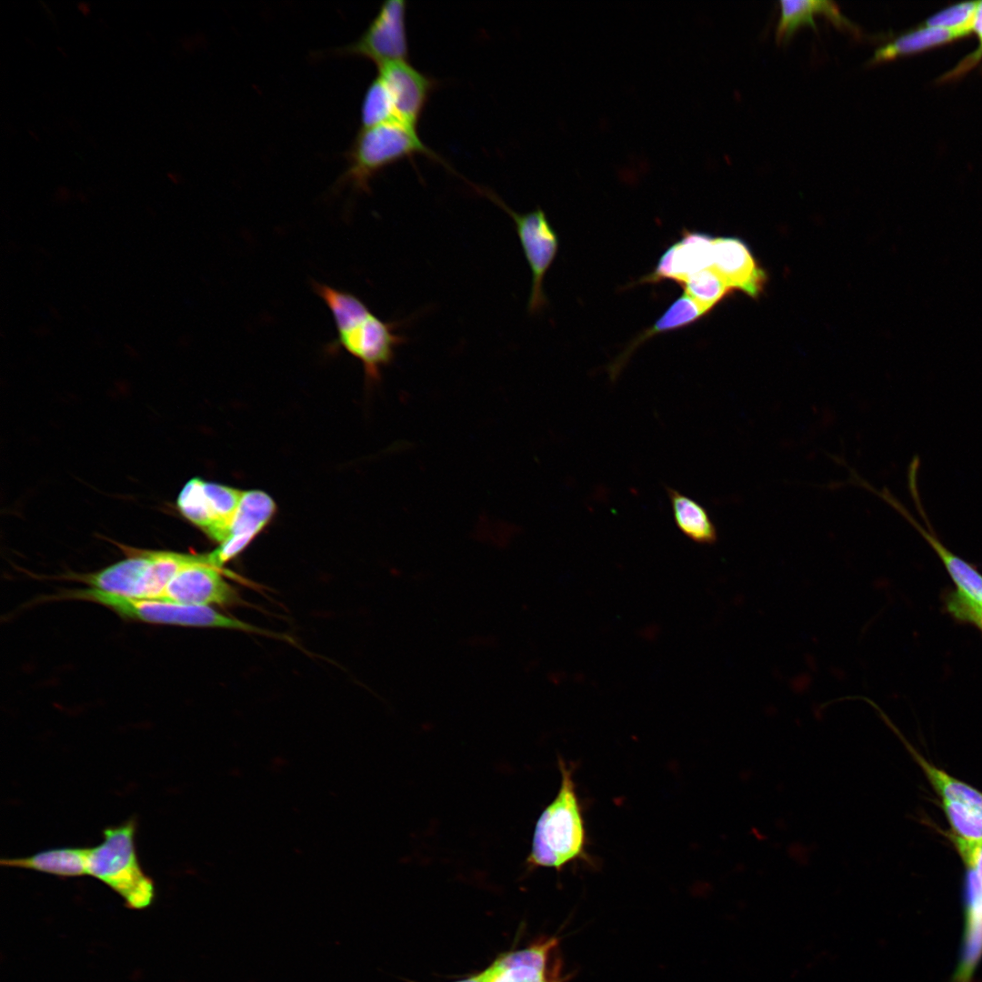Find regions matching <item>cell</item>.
<instances>
[{
	"mask_svg": "<svg viewBox=\"0 0 982 982\" xmlns=\"http://www.w3.org/2000/svg\"><path fill=\"white\" fill-rule=\"evenodd\" d=\"M71 596L101 604L124 617L147 623L263 632L242 620L221 614L211 606L182 605L157 599L127 598L95 588L77 590Z\"/></svg>",
	"mask_w": 982,
	"mask_h": 982,
	"instance_id": "5b68a950",
	"label": "cell"
},
{
	"mask_svg": "<svg viewBox=\"0 0 982 982\" xmlns=\"http://www.w3.org/2000/svg\"><path fill=\"white\" fill-rule=\"evenodd\" d=\"M471 186L503 208L512 217L524 255L532 273V286L527 304L528 312L536 314L541 311L546 306V296L543 289L544 278L556 256L559 246L556 232L549 223L546 213L540 207L525 214H519L506 205L494 192L473 184Z\"/></svg>",
	"mask_w": 982,
	"mask_h": 982,
	"instance_id": "8992f818",
	"label": "cell"
},
{
	"mask_svg": "<svg viewBox=\"0 0 982 982\" xmlns=\"http://www.w3.org/2000/svg\"><path fill=\"white\" fill-rule=\"evenodd\" d=\"M666 491L674 521L679 531L697 544H715L717 531L707 510L697 501L676 489L666 486Z\"/></svg>",
	"mask_w": 982,
	"mask_h": 982,
	"instance_id": "603a6c76",
	"label": "cell"
},
{
	"mask_svg": "<svg viewBox=\"0 0 982 982\" xmlns=\"http://www.w3.org/2000/svg\"><path fill=\"white\" fill-rule=\"evenodd\" d=\"M914 756L940 798L950 826L948 837L982 843V792L936 767L916 751Z\"/></svg>",
	"mask_w": 982,
	"mask_h": 982,
	"instance_id": "9c48e42d",
	"label": "cell"
},
{
	"mask_svg": "<svg viewBox=\"0 0 982 982\" xmlns=\"http://www.w3.org/2000/svg\"><path fill=\"white\" fill-rule=\"evenodd\" d=\"M715 237L701 232L684 230L681 238L667 247L654 270L639 283H657L671 279L678 284L713 266Z\"/></svg>",
	"mask_w": 982,
	"mask_h": 982,
	"instance_id": "4fadbf2b",
	"label": "cell"
},
{
	"mask_svg": "<svg viewBox=\"0 0 982 982\" xmlns=\"http://www.w3.org/2000/svg\"><path fill=\"white\" fill-rule=\"evenodd\" d=\"M973 32H975L978 38L977 48L967 57L963 59L951 72L947 74V75H945L946 79L959 76L975 66L982 59V1H980L977 12Z\"/></svg>",
	"mask_w": 982,
	"mask_h": 982,
	"instance_id": "83f0119b",
	"label": "cell"
},
{
	"mask_svg": "<svg viewBox=\"0 0 982 982\" xmlns=\"http://www.w3.org/2000/svg\"><path fill=\"white\" fill-rule=\"evenodd\" d=\"M377 68L390 93L396 121L416 128L437 81L407 60L388 62Z\"/></svg>",
	"mask_w": 982,
	"mask_h": 982,
	"instance_id": "7c38bea8",
	"label": "cell"
},
{
	"mask_svg": "<svg viewBox=\"0 0 982 982\" xmlns=\"http://www.w3.org/2000/svg\"><path fill=\"white\" fill-rule=\"evenodd\" d=\"M681 286L684 294L707 312L733 290L712 268L692 275Z\"/></svg>",
	"mask_w": 982,
	"mask_h": 982,
	"instance_id": "cb8c5ba5",
	"label": "cell"
},
{
	"mask_svg": "<svg viewBox=\"0 0 982 982\" xmlns=\"http://www.w3.org/2000/svg\"><path fill=\"white\" fill-rule=\"evenodd\" d=\"M919 465L920 464L917 461H912L909 464L907 482L912 499L919 515L924 520V526L914 517L907 508L902 505L888 489L884 488L881 491H878L865 480L860 482V486L874 492L896 509V511H897L922 536L943 563L947 574L955 584L956 592L967 600L982 606V574L974 566L949 550L937 536L930 525L921 503L917 488V472Z\"/></svg>",
	"mask_w": 982,
	"mask_h": 982,
	"instance_id": "52a82bcc",
	"label": "cell"
},
{
	"mask_svg": "<svg viewBox=\"0 0 982 982\" xmlns=\"http://www.w3.org/2000/svg\"><path fill=\"white\" fill-rule=\"evenodd\" d=\"M714 269L732 289H739L753 298L763 290L765 271L754 259L748 246L737 237H715Z\"/></svg>",
	"mask_w": 982,
	"mask_h": 982,
	"instance_id": "2e32d148",
	"label": "cell"
},
{
	"mask_svg": "<svg viewBox=\"0 0 982 982\" xmlns=\"http://www.w3.org/2000/svg\"><path fill=\"white\" fill-rule=\"evenodd\" d=\"M245 491L195 477L177 498L181 514L212 540L222 544L230 533Z\"/></svg>",
	"mask_w": 982,
	"mask_h": 982,
	"instance_id": "ba28073f",
	"label": "cell"
},
{
	"mask_svg": "<svg viewBox=\"0 0 982 982\" xmlns=\"http://www.w3.org/2000/svg\"><path fill=\"white\" fill-rule=\"evenodd\" d=\"M343 52L364 56L377 66L388 62L406 60L409 54L406 32V2L387 0L362 35Z\"/></svg>",
	"mask_w": 982,
	"mask_h": 982,
	"instance_id": "30bf717a",
	"label": "cell"
},
{
	"mask_svg": "<svg viewBox=\"0 0 982 982\" xmlns=\"http://www.w3.org/2000/svg\"><path fill=\"white\" fill-rule=\"evenodd\" d=\"M314 292L328 307L336 328L334 347H341L358 359L366 377L377 382L383 367L394 359L396 348L406 341L398 323L376 316L356 295L312 281Z\"/></svg>",
	"mask_w": 982,
	"mask_h": 982,
	"instance_id": "6da1fadb",
	"label": "cell"
},
{
	"mask_svg": "<svg viewBox=\"0 0 982 982\" xmlns=\"http://www.w3.org/2000/svg\"><path fill=\"white\" fill-rule=\"evenodd\" d=\"M946 608L957 620L975 626L982 632V606L975 604L956 591L946 596Z\"/></svg>",
	"mask_w": 982,
	"mask_h": 982,
	"instance_id": "4316f807",
	"label": "cell"
},
{
	"mask_svg": "<svg viewBox=\"0 0 982 982\" xmlns=\"http://www.w3.org/2000/svg\"><path fill=\"white\" fill-rule=\"evenodd\" d=\"M416 155L444 163L422 141L415 127L397 121L362 127L347 153L348 165L339 183L369 192V184L379 172Z\"/></svg>",
	"mask_w": 982,
	"mask_h": 982,
	"instance_id": "277c9868",
	"label": "cell"
},
{
	"mask_svg": "<svg viewBox=\"0 0 982 982\" xmlns=\"http://www.w3.org/2000/svg\"><path fill=\"white\" fill-rule=\"evenodd\" d=\"M55 197L60 202H66L71 197V193L66 187H59L56 191Z\"/></svg>",
	"mask_w": 982,
	"mask_h": 982,
	"instance_id": "f546056e",
	"label": "cell"
},
{
	"mask_svg": "<svg viewBox=\"0 0 982 982\" xmlns=\"http://www.w3.org/2000/svg\"><path fill=\"white\" fill-rule=\"evenodd\" d=\"M87 852L88 847H55L29 857L3 858L0 864L3 867L30 869L59 877H75L87 875Z\"/></svg>",
	"mask_w": 982,
	"mask_h": 982,
	"instance_id": "ffe728a7",
	"label": "cell"
},
{
	"mask_svg": "<svg viewBox=\"0 0 982 982\" xmlns=\"http://www.w3.org/2000/svg\"><path fill=\"white\" fill-rule=\"evenodd\" d=\"M77 9L84 15H88L90 14V12H91V5L87 2L81 1V2H78V4H77Z\"/></svg>",
	"mask_w": 982,
	"mask_h": 982,
	"instance_id": "4dcf8cb0",
	"label": "cell"
},
{
	"mask_svg": "<svg viewBox=\"0 0 982 982\" xmlns=\"http://www.w3.org/2000/svg\"><path fill=\"white\" fill-rule=\"evenodd\" d=\"M276 506L260 490L245 491L227 539L211 552L214 564L222 566L241 553L273 517Z\"/></svg>",
	"mask_w": 982,
	"mask_h": 982,
	"instance_id": "9a60e30c",
	"label": "cell"
},
{
	"mask_svg": "<svg viewBox=\"0 0 982 982\" xmlns=\"http://www.w3.org/2000/svg\"><path fill=\"white\" fill-rule=\"evenodd\" d=\"M396 121L394 105L390 93L377 75L367 87L361 107L362 127Z\"/></svg>",
	"mask_w": 982,
	"mask_h": 982,
	"instance_id": "d4e9b609",
	"label": "cell"
},
{
	"mask_svg": "<svg viewBox=\"0 0 982 982\" xmlns=\"http://www.w3.org/2000/svg\"><path fill=\"white\" fill-rule=\"evenodd\" d=\"M980 1L954 5L927 18L922 25L973 32L974 23Z\"/></svg>",
	"mask_w": 982,
	"mask_h": 982,
	"instance_id": "484cf974",
	"label": "cell"
},
{
	"mask_svg": "<svg viewBox=\"0 0 982 982\" xmlns=\"http://www.w3.org/2000/svg\"><path fill=\"white\" fill-rule=\"evenodd\" d=\"M237 599L234 588L224 579L210 554L182 568L167 584L157 600L182 605H231Z\"/></svg>",
	"mask_w": 982,
	"mask_h": 982,
	"instance_id": "8fae6325",
	"label": "cell"
},
{
	"mask_svg": "<svg viewBox=\"0 0 982 982\" xmlns=\"http://www.w3.org/2000/svg\"><path fill=\"white\" fill-rule=\"evenodd\" d=\"M686 294L676 299L655 324L635 338L628 347L610 366L608 372L614 380L630 357L633 351L650 337L666 332L683 328L708 314Z\"/></svg>",
	"mask_w": 982,
	"mask_h": 982,
	"instance_id": "44dd1931",
	"label": "cell"
},
{
	"mask_svg": "<svg viewBox=\"0 0 982 982\" xmlns=\"http://www.w3.org/2000/svg\"><path fill=\"white\" fill-rule=\"evenodd\" d=\"M969 35L961 30L924 26L908 31L877 48L868 64L874 65L922 52Z\"/></svg>",
	"mask_w": 982,
	"mask_h": 982,
	"instance_id": "7402d4cb",
	"label": "cell"
},
{
	"mask_svg": "<svg viewBox=\"0 0 982 982\" xmlns=\"http://www.w3.org/2000/svg\"><path fill=\"white\" fill-rule=\"evenodd\" d=\"M780 17L776 29L777 43H787L797 28L803 25H810L817 31L815 22L816 14L826 15L836 26L847 30L856 37L861 36V30L840 12L837 5L826 0H782Z\"/></svg>",
	"mask_w": 982,
	"mask_h": 982,
	"instance_id": "ac0fdd59",
	"label": "cell"
},
{
	"mask_svg": "<svg viewBox=\"0 0 982 982\" xmlns=\"http://www.w3.org/2000/svg\"><path fill=\"white\" fill-rule=\"evenodd\" d=\"M557 766L560 786L536 823L526 864L531 868L547 867L559 872L568 865L579 861L590 863L591 859L586 850V830L573 765L558 757Z\"/></svg>",
	"mask_w": 982,
	"mask_h": 982,
	"instance_id": "7a4b0ae2",
	"label": "cell"
},
{
	"mask_svg": "<svg viewBox=\"0 0 982 982\" xmlns=\"http://www.w3.org/2000/svg\"><path fill=\"white\" fill-rule=\"evenodd\" d=\"M149 563L148 551L135 550L128 558L85 575L82 580L97 590L127 598L146 599Z\"/></svg>",
	"mask_w": 982,
	"mask_h": 982,
	"instance_id": "e0dca14e",
	"label": "cell"
},
{
	"mask_svg": "<svg viewBox=\"0 0 982 982\" xmlns=\"http://www.w3.org/2000/svg\"><path fill=\"white\" fill-rule=\"evenodd\" d=\"M965 865V930L957 970L971 976L982 956V846L961 857Z\"/></svg>",
	"mask_w": 982,
	"mask_h": 982,
	"instance_id": "5bb4252c",
	"label": "cell"
},
{
	"mask_svg": "<svg viewBox=\"0 0 982 982\" xmlns=\"http://www.w3.org/2000/svg\"><path fill=\"white\" fill-rule=\"evenodd\" d=\"M556 939L501 955L488 967L490 982H548L546 976L548 954Z\"/></svg>",
	"mask_w": 982,
	"mask_h": 982,
	"instance_id": "d6986e66",
	"label": "cell"
},
{
	"mask_svg": "<svg viewBox=\"0 0 982 982\" xmlns=\"http://www.w3.org/2000/svg\"><path fill=\"white\" fill-rule=\"evenodd\" d=\"M456 982H490V973H489L488 968H486L485 971H483L480 974H477L476 976H471L469 977H466L465 979H462V980H459V981H456Z\"/></svg>",
	"mask_w": 982,
	"mask_h": 982,
	"instance_id": "f1b7e54d",
	"label": "cell"
},
{
	"mask_svg": "<svg viewBox=\"0 0 982 982\" xmlns=\"http://www.w3.org/2000/svg\"><path fill=\"white\" fill-rule=\"evenodd\" d=\"M135 817L103 830V841L88 847L87 875L100 880L131 909H145L154 901L153 879L143 870L135 850Z\"/></svg>",
	"mask_w": 982,
	"mask_h": 982,
	"instance_id": "3957f363",
	"label": "cell"
}]
</instances>
